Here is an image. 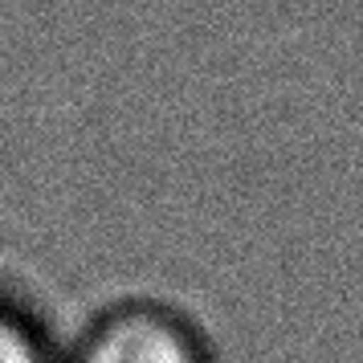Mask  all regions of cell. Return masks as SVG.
I'll return each instance as SVG.
<instances>
[{
    "mask_svg": "<svg viewBox=\"0 0 363 363\" xmlns=\"http://www.w3.org/2000/svg\"><path fill=\"white\" fill-rule=\"evenodd\" d=\"M0 363H62L33 314L0 294Z\"/></svg>",
    "mask_w": 363,
    "mask_h": 363,
    "instance_id": "2",
    "label": "cell"
},
{
    "mask_svg": "<svg viewBox=\"0 0 363 363\" xmlns=\"http://www.w3.org/2000/svg\"><path fill=\"white\" fill-rule=\"evenodd\" d=\"M62 363H216L213 347L184 314L160 298H123L82 327Z\"/></svg>",
    "mask_w": 363,
    "mask_h": 363,
    "instance_id": "1",
    "label": "cell"
}]
</instances>
